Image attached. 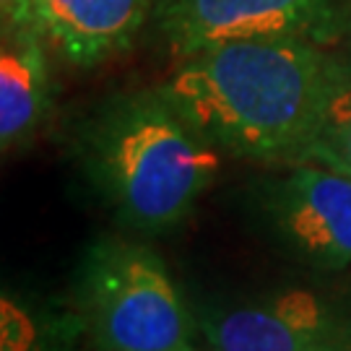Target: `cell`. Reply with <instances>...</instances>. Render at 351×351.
<instances>
[{
	"label": "cell",
	"instance_id": "8992f818",
	"mask_svg": "<svg viewBox=\"0 0 351 351\" xmlns=\"http://www.w3.org/2000/svg\"><path fill=\"white\" fill-rule=\"evenodd\" d=\"M208 351H315L351 336V315L315 289H278L198 317Z\"/></svg>",
	"mask_w": 351,
	"mask_h": 351
},
{
	"label": "cell",
	"instance_id": "ba28073f",
	"mask_svg": "<svg viewBox=\"0 0 351 351\" xmlns=\"http://www.w3.org/2000/svg\"><path fill=\"white\" fill-rule=\"evenodd\" d=\"M47 39L34 24L3 26L0 39V149L34 138L50 117Z\"/></svg>",
	"mask_w": 351,
	"mask_h": 351
},
{
	"label": "cell",
	"instance_id": "30bf717a",
	"mask_svg": "<svg viewBox=\"0 0 351 351\" xmlns=\"http://www.w3.org/2000/svg\"><path fill=\"white\" fill-rule=\"evenodd\" d=\"M32 5H34V0H0V16H3V26L34 24Z\"/></svg>",
	"mask_w": 351,
	"mask_h": 351
},
{
	"label": "cell",
	"instance_id": "8fae6325",
	"mask_svg": "<svg viewBox=\"0 0 351 351\" xmlns=\"http://www.w3.org/2000/svg\"><path fill=\"white\" fill-rule=\"evenodd\" d=\"M333 47H339L346 55H351V0L349 5H346V11H343V19H341V26H339V37H336Z\"/></svg>",
	"mask_w": 351,
	"mask_h": 351
},
{
	"label": "cell",
	"instance_id": "3957f363",
	"mask_svg": "<svg viewBox=\"0 0 351 351\" xmlns=\"http://www.w3.org/2000/svg\"><path fill=\"white\" fill-rule=\"evenodd\" d=\"M75 315L99 351H201L172 274L136 239L91 242L78 268Z\"/></svg>",
	"mask_w": 351,
	"mask_h": 351
},
{
	"label": "cell",
	"instance_id": "6da1fadb",
	"mask_svg": "<svg viewBox=\"0 0 351 351\" xmlns=\"http://www.w3.org/2000/svg\"><path fill=\"white\" fill-rule=\"evenodd\" d=\"M346 71L339 47L313 39H252L180 60L164 99L224 156L302 162Z\"/></svg>",
	"mask_w": 351,
	"mask_h": 351
},
{
	"label": "cell",
	"instance_id": "7a4b0ae2",
	"mask_svg": "<svg viewBox=\"0 0 351 351\" xmlns=\"http://www.w3.org/2000/svg\"><path fill=\"white\" fill-rule=\"evenodd\" d=\"M221 156L159 86L114 94L78 130L88 182L123 224L149 234L188 219L219 175Z\"/></svg>",
	"mask_w": 351,
	"mask_h": 351
},
{
	"label": "cell",
	"instance_id": "9c48e42d",
	"mask_svg": "<svg viewBox=\"0 0 351 351\" xmlns=\"http://www.w3.org/2000/svg\"><path fill=\"white\" fill-rule=\"evenodd\" d=\"M343 58L346 71L330 99L326 123L302 162H320L351 175V55L343 52Z\"/></svg>",
	"mask_w": 351,
	"mask_h": 351
},
{
	"label": "cell",
	"instance_id": "5b68a950",
	"mask_svg": "<svg viewBox=\"0 0 351 351\" xmlns=\"http://www.w3.org/2000/svg\"><path fill=\"white\" fill-rule=\"evenodd\" d=\"M261 206L281 245L304 265H351V175L320 162H291L265 182Z\"/></svg>",
	"mask_w": 351,
	"mask_h": 351
},
{
	"label": "cell",
	"instance_id": "7c38bea8",
	"mask_svg": "<svg viewBox=\"0 0 351 351\" xmlns=\"http://www.w3.org/2000/svg\"><path fill=\"white\" fill-rule=\"evenodd\" d=\"M315 351H351V336L330 341V343H326V346H320V349H315Z\"/></svg>",
	"mask_w": 351,
	"mask_h": 351
},
{
	"label": "cell",
	"instance_id": "277c9868",
	"mask_svg": "<svg viewBox=\"0 0 351 351\" xmlns=\"http://www.w3.org/2000/svg\"><path fill=\"white\" fill-rule=\"evenodd\" d=\"M349 0H154L149 29L180 60L252 39L302 37L333 47Z\"/></svg>",
	"mask_w": 351,
	"mask_h": 351
},
{
	"label": "cell",
	"instance_id": "52a82bcc",
	"mask_svg": "<svg viewBox=\"0 0 351 351\" xmlns=\"http://www.w3.org/2000/svg\"><path fill=\"white\" fill-rule=\"evenodd\" d=\"M154 0H34V26L68 63L91 68L133 47Z\"/></svg>",
	"mask_w": 351,
	"mask_h": 351
}]
</instances>
